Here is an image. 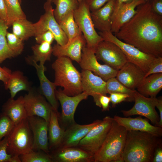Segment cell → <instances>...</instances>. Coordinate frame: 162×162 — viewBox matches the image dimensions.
<instances>
[{"label":"cell","mask_w":162,"mask_h":162,"mask_svg":"<svg viewBox=\"0 0 162 162\" xmlns=\"http://www.w3.org/2000/svg\"><path fill=\"white\" fill-rule=\"evenodd\" d=\"M59 113L53 109L52 110L48 125L49 148L50 151L61 146L64 130L60 125Z\"/></svg>","instance_id":"484cf974"},{"label":"cell","mask_w":162,"mask_h":162,"mask_svg":"<svg viewBox=\"0 0 162 162\" xmlns=\"http://www.w3.org/2000/svg\"><path fill=\"white\" fill-rule=\"evenodd\" d=\"M116 1L110 0L100 8L91 12L94 28L100 32H111L112 18Z\"/></svg>","instance_id":"603a6c76"},{"label":"cell","mask_w":162,"mask_h":162,"mask_svg":"<svg viewBox=\"0 0 162 162\" xmlns=\"http://www.w3.org/2000/svg\"><path fill=\"white\" fill-rule=\"evenodd\" d=\"M162 73V57H156L151 64L144 78L152 74Z\"/></svg>","instance_id":"f35d334b"},{"label":"cell","mask_w":162,"mask_h":162,"mask_svg":"<svg viewBox=\"0 0 162 162\" xmlns=\"http://www.w3.org/2000/svg\"><path fill=\"white\" fill-rule=\"evenodd\" d=\"M8 162H22L20 156L14 155L12 157L9 159Z\"/></svg>","instance_id":"816d5d0a"},{"label":"cell","mask_w":162,"mask_h":162,"mask_svg":"<svg viewBox=\"0 0 162 162\" xmlns=\"http://www.w3.org/2000/svg\"><path fill=\"white\" fill-rule=\"evenodd\" d=\"M2 112L6 115L15 125L27 117L23 96L16 99L10 98L2 105Z\"/></svg>","instance_id":"d4e9b609"},{"label":"cell","mask_w":162,"mask_h":162,"mask_svg":"<svg viewBox=\"0 0 162 162\" xmlns=\"http://www.w3.org/2000/svg\"><path fill=\"white\" fill-rule=\"evenodd\" d=\"M101 121L96 120L91 123L84 125H80L75 122L69 125L64 130L60 147L64 148L77 147L80 140Z\"/></svg>","instance_id":"7402d4cb"},{"label":"cell","mask_w":162,"mask_h":162,"mask_svg":"<svg viewBox=\"0 0 162 162\" xmlns=\"http://www.w3.org/2000/svg\"><path fill=\"white\" fill-rule=\"evenodd\" d=\"M4 88L9 90L10 98H12L19 92L22 91L28 92L32 88L28 78L22 72L19 70L12 72Z\"/></svg>","instance_id":"83f0119b"},{"label":"cell","mask_w":162,"mask_h":162,"mask_svg":"<svg viewBox=\"0 0 162 162\" xmlns=\"http://www.w3.org/2000/svg\"><path fill=\"white\" fill-rule=\"evenodd\" d=\"M8 28L6 23L0 18V64L7 59L15 57L7 44L6 35Z\"/></svg>","instance_id":"836d02e7"},{"label":"cell","mask_w":162,"mask_h":162,"mask_svg":"<svg viewBox=\"0 0 162 162\" xmlns=\"http://www.w3.org/2000/svg\"><path fill=\"white\" fill-rule=\"evenodd\" d=\"M8 145V136L0 140V162H8L12 157L7 152Z\"/></svg>","instance_id":"ab89813d"},{"label":"cell","mask_w":162,"mask_h":162,"mask_svg":"<svg viewBox=\"0 0 162 162\" xmlns=\"http://www.w3.org/2000/svg\"><path fill=\"white\" fill-rule=\"evenodd\" d=\"M6 37L9 48L15 57L20 55L23 51L24 47L23 41L13 33L8 31Z\"/></svg>","instance_id":"8d00e7d4"},{"label":"cell","mask_w":162,"mask_h":162,"mask_svg":"<svg viewBox=\"0 0 162 162\" xmlns=\"http://www.w3.org/2000/svg\"><path fill=\"white\" fill-rule=\"evenodd\" d=\"M52 2L56 5L53 14L58 23L69 13L74 12L80 4L77 0H53Z\"/></svg>","instance_id":"4dcf8cb0"},{"label":"cell","mask_w":162,"mask_h":162,"mask_svg":"<svg viewBox=\"0 0 162 162\" xmlns=\"http://www.w3.org/2000/svg\"><path fill=\"white\" fill-rule=\"evenodd\" d=\"M20 157L22 162H53L50 154L42 150H32Z\"/></svg>","instance_id":"d590c367"},{"label":"cell","mask_w":162,"mask_h":162,"mask_svg":"<svg viewBox=\"0 0 162 162\" xmlns=\"http://www.w3.org/2000/svg\"><path fill=\"white\" fill-rule=\"evenodd\" d=\"M78 2L80 3H81L82 2L84 1V0H77Z\"/></svg>","instance_id":"db71d44e"},{"label":"cell","mask_w":162,"mask_h":162,"mask_svg":"<svg viewBox=\"0 0 162 162\" xmlns=\"http://www.w3.org/2000/svg\"><path fill=\"white\" fill-rule=\"evenodd\" d=\"M51 44L44 42L32 46V49L33 55L27 58V62L30 64L33 62H39L40 64L44 65L46 61L50 60L53 50Z\"/></svg>","instance_id":"f1b7e54d"},{"label":"cell","mask_w":162,"mask_h":162,"mask_svg":"<svg viewBox=\"0 0 162 162\" xmlns=\"http://www.w3.org/2000/svg\"><path fill=\"white\" fill-rule=\"evenodd\" d=\"M113 119L120 125L124 127L127 130L145 132L161 137L162 128L150 124L147 118L141 116L135 118L122 117L115 115Z\"/></svg>","instance_id":"ffe728a7"},{"label":"cell","mask_w":162,"mask_h":162,"mask_svg":"<svg viewBox=\"0 0 162 162\" xmlns=\"http://www.w3.org/2000/svg\"><path fill=\"white\" fill-rule=\"evenodd\" d=\"M12 72L11 70L6 67H2L0 66V80L5 85Z\"/></svg>","instance_id":"ee69618b"},{"label":"cell","mask_w":162,"mask_h":162,"mask_svg":"<svg viewBox=\"0 0 162 162\" xmlns=\"http://www.w3.org/2000/svg\"><path fill=\"white\" fill-rule=\"evenodd\" d=\"M23 100L28 117L38 116L49 122L53 108L39 91L32 88L23 96Z\"/></svg>","instance_id":"7c38bea8"},{"label":"cell","mask_w":162,"mask_h":162,"mask_svg":"<svg viewBox=\"0 0 162 162\" xmlns=\"http://www.w3.org/2000/svg\"><path fill=\"white\" fill-rule=\"evenodd\" d=\"M7 152L12 156H20L33 150V140L27 118L15 125L7 136Z\"/></svg>","instance_id":"5b68a950"},{"label":"cell","mask_w":162,"mask_h":162,"mask_svg":"<svg viewBox=\"0 0 162 162\" xmlns=\"http://www.w3.org/2000/svg\"><path fill=\"white\" fill-rule=\"evenodd\" d=\"M98 60L117 71L128 61L121 49L110 41L103 40L98 45L94 51Z\"/></svg>","instance_id":"8fae6325"},{"label":"cell","mask_w":162,"mask_h":162,"mask_svg":"<svg viewBox=\"0 0 162 162\" xmlns=\"http://www.w3.org/2000/svg\"><path fill=\"white\" fill-rule=\"evenodd\" d=\"M160 137L145 132L127 130L123 162H152L155 150L161 144Z\"/></svg>","instance_id":"7a4b0ae2"},{"label":"cell","mask_w":162,"mask_h":162,"mask_svg":"<svg viewBox=\"0 0 162 162\" xmlns=\"http://www.w3.org/2000/svg\"><path fill=\"white\" fill-rule=\"evenodd\" d=\"M85 39L82 34L77 36L63 46L56 44L52 47V54L58 58L66 56L78 63L81 60L82 50L86 45Z\"/></svg>","instance_id":"44dd1931"},{"label":"cell","mask_w":162,"mask_h":162,"mask_svg":"<svg viewBox=\"0 0 162 162\" xmlns=\"http://www.w3.org/2000/svg\"><path fill=\"white\" fill-rule=\"evenodd\" d=\"M133 0H116L115 8L119 6L121 4L131 2Z\"/></svg>","instance_id":"f907efd6"},{"label":"cell","mask_w":162,"mask_h":162,"mask_svg":"<svg viewBox=\"0 0 162 162\" xmlns=\"http://www.w3.org/2000/svg\"><path fill=\"white\" fill-rule=\"evenodd\" d=\"M15 125L12 120L5 114L0 113V140L8 136Z\"/></svg>","instance_id":"74e56055"},{"label":"cell","mask_w":162,"mask_h":162,"mask_svg":"<svg viewBox=\"0 0 162 162\" xmlns=\"http://www.w3.org/2000/svg\"><path fill=\"white\" fill-rule=\"evenodd\" d=\"M110 94V102L113 107L123 101H133L130 97L127 94L114 93Z\"/></svg>","instance_id":"60d3db41"},{"label":"cell","mask_w":162,"mask_h":162,"mask_svg":"<svg viewBox=\"0 0 162 162\" xmlns=\"http://www.w3.org/2000/svg\"><path fill=\"white\" fill-rule=\"evenodd\" d=\"M55 95L61 106L62 113L60 117L62 123L68 126L75 123L74 115L76 108L80 103L86 99L88 96L82 92L75 96H69L61 89H56Z\"/></svg>","instance_id":"5bb4252c"},{"label":"cell","mask_w":162,"mask_h":162,"mask_svg":"<svg viewBox=\"0 0 162 162\" xmlns=\"http://www.w3.org/2000/svg\"><path fill=\"white\" fill-rule=\"evenodd\" d=\"M99 101L101 107L102 108V111L109 110V104L110 102V97H108L106 95H102L99 98Z\"/></svg>","instance_id":"bcb514c9"},{"label":"cell","mask_w":162,"mask_h":162,"mask_svg":"<svg viewBox=\"0 0 162 162\" xmlns=\"http://www.w3.org/2000/svg\"><path fill=\"white\" fill-rule=\"evenodd\" d=\"M136 10L115 36L146 53L162 57V16L153 11L151 1L139 5Z\"/></svg>","instance_id":"6da1fadb"},{"label":"cell","mask_w":162,"mask_h":162,"mask_svg":"<svg viewBox=\"0 0 162 162\" xmlns=\"http://www.w3.org/2000/svg\"><path fill=\"white\" fill-rule=\"evenodd\" d=\"M52 67L55 71L54 82L56 86L63 88L62 90L64 94L74 96L82 92L81 74L70 58L66 56L57 58Z\"/></svg>","instance_id":"3957f363"},{"label":"cell","mask_w":162,"mask_h":162,"mask_svg":"<svg viewBox=\"0 0 162 162\" xmlns=\"http://www.w3.org/2000/svg\"><path fill=\"white\" fill-rule=\"evenodd\" d=\"M6 9L7 21L6 23L8 28L15 20L26 18L18 0H4Z\"/></svg>","instance_id":"d6a6232c"},{"label":"cell","mask_w":162,"mask_h":162,"mask_svg":"<svg viewBox=\"0 0 162 162\" xmlns=\"http://www.w3.org/2000/svg\"><path fill=\"white\" fill-rule=\"evenodd\" d=\"M53 162H94V155L78 147H58L50 151Z\"/></svg>","instance_id":"e0dca14e"},{"label":"cell","mask_w":162,"mask_h":162,"mask_svg":"<svg viewBox=\"0 0 162 162\" xmlns=\"http://www.w3.org/2000/svg\"><path fill=\"white\" fill-rule=\"evenodd\" d=\"M162 162V148L161 144L159 145L155 150L152 162Z\"/></svg>","instance_id":"7dc6e473"},{"label":"cell","mask_w":162,"mask_h":162,"mask_svg":"<svg viewBox=\"0 0 162 162\" xmlns=\"http://www.w3.org/2000/svg\"><path fill=\"white\" fill-rule=\"evenodd\" d=\"M81 74L82 92L92 96L96 105L101 108L99 98L101 95L108 94L106 82L88 70L82 69Z\"/></svg>","instance_id":"2e32d148"},{"label":"cell","mask_w":162,"mask_h":162,"mask_svg":"<svg viewBox=\"0 0 162 162\" xmlns=\"http://www.w3.org/2000/svg\"><path fill=\"white\" fill-rule=\"evenodd\" d=\"M53 0H47L46 2L52 3V2Z\"/></svg>","instance_id":"f5cc1de1"},{"label":"cell","mask_w":162,"mask_h":162,"mask_svg":"<svg viewBox=\"0 0 162 162\" xmlns=\"http://www.w3.org/2000/svg\"><path fill=\"white\" fill-rule=\"evenodd\" d=\"M113 120L109 116L105 117L80 140L77 147L94 155L103 143Z\"/></svg>","instance_id":"ba28073f"},{"label":"cell","mask_w":162,"mask_h":162,"mask_svg":"<svg viewBox=\"0 0 162 162\" xmlns=\"http://www.w3.org/2000/svg\"><path fill=\"white\" fill-rule=\"evenodd\" d=\"M27 119L33 140V150H42L50 154L48 137V122L36 116H28Z\"/></svg>","instance_id":"9a60e30c"},{"label":"cell","mask_w":162,"mask_h":162,"mask_svg":"<svg viewBox=\"0 0 162 162\" xmlns=\"http://www.w3.org/2000/svg\"><path fill=\"white\" fill-rule=\"evenodd\" d=\"M146 2L142 0H133L115 8L112 18L111 32L115 34L118 32L135 14L136 8Z\"/></svg>","instance_id":"ac0fdd59"},{"label":"cell","mask_w":162,"mask_h":162,"mask_svg":"<svg viewBox=\"0 0 162 162\" xmlns=\"http://www.w3.org/2000/svg\"><path fill=\"white\" fill-rule=\"evenodd\" d=\"M135 103L128 110H122L125 117L137 115L145 117L154 125L156 126L159 120V115L155 109L158 101L156 97H146L135 90L134 95Z\"/></svg>","instance_id":"30bf717a"},{"label":"cell","mask_w":162,"mask_h":162,"mask_svg":"<svg viewBox=\"0 0 162 162\" xmlns=\"http://www.w3.org/2000/svg\"><path fill=\"white\" fill-rule=\"evenodd\" d=\"M110 0H84L91 12L98 10Z\"/></svg>","instance_id":"7bdbcfd3"},{"label":"cell","mask_w":162,"mask_h":162,"mask_svg":"<svg viewBox=\"0 0 162 162\" xmlns=\"http://www.w3.org/2000/svg\"><path fill=\"white\" fill-rule=\"evenodd\" d=\"M45 13L39 20L33 23L35 36L47 31L53 34L57 44L61 46L66 45L68 38L56 21L54 14L51 3L46 2L44 4Z\"/></svg>","instance_id":"9c48e42d"},{"label":"cell","mask_w":162,"mask_h":162,"mask_svg":"<svg viewBox=\"0 0 162 162\" xmlns=\"http://www.w3.org/2000/svg\"><path fill=\"white\" fill-rule=\"evenodd\" d=\"M74 12L69 13L58 23L68 38V42L82 34L74 20Z\"/></svg>","instance_id":"1f68e13d"},{"label":"cell","mask_w":162,"mask_h":162,"mask_svg":"<svg viewBox=\"0 0 162 162\" xmlns=\"http://www.w3.org/2000/svg\"><path fill=\"white\" fill-rule=\"evenodd\" d=\"M158 101L156 107L158 109L159 112V120L156 126L162 128V98L160 97L158 98Z\"/></svg>","instance_id":"681fc988"},{"label":"cell","mask_w":162,"mask_h":162,"mask_svg":"<svg viewBox=\"0 0 162 162\" xmlns=\"http://www.w3.org/2000/svg\"><path fill=\"white\" fill-rule=\"evenodd\" d=\"M151 4L153 11L157 14L162 16V0H152Z\"/></svg>","instance_id":"f6af8a7d"},{"label":"cell","mask_w":162,"mask_h":162,"mask_svg":"<svg viewBox=\"0 0 162 162\" xmlns=\"http://www.w3.org/2000/svg\"><path fill=\"white\" fill-rule=\"evenodd\" d=\"M74 20L83 34L86 46L94 51L98 44L104 40L96 32L91 15V11L83 1L79 4L74 12Z\"/></svg>","instance_id":"52a82bcc"},{"label":"cell","mask_w":162,"mask_h":162,"mask_svg":"<svg viewBox=\"0 0 162 162\" xmlns=\"http://www.w3.org/2000/svg\"><path fill=\"white\" fill-rule=\"evenodd\" d=\"M35 37L36 42L38 44L46 42L51 44L55 40L53 34L50 31L44 32Z\"/></svg>","instance_id":"b9f144b4"},{"label":"cell","mask_w":162,"mask_h":162,"mask_svg":"<svg viewBox=\"0 0 162 162\" xmlns=\"http://www.w3.org/2000/svg\"><path fill=\"white\" fill-rule=\"evenodd\" d=\"M0 18L6 23L7 21V13L4 0H0Z\"/></svg>","instance_id":"c3c4849f"},{"label":"cell","mask_w":162,"mask_h":162,"mask_svg":"<svg viewBox=\"0 0 162 162\" xmlns=\"http://www.w3.org/2000/svg\"><path fill=\"white\" fill-rule=\"evenodd\" d=\"M30 64L35 68L37 75L40 82L39 92L45 97L52 106L53 109L58 112V104L55 95L56 86L54 82L50 81L45 76L46 68L44 65L33 62Z\"/></svg>","instance_id":"cb8c5ba5"},{"label":"cell","mask_w":162,"mask_h":162,"mask_svg":"<svg viewBox=\"0 0 162 162\" xmlns=\"http://www.w3.org/2000/svg\"><path fill=\"white\" fill-rule=\"evenodd\" d=\"M145 74L137 66L128 61L118 71L116 78L128 88L134 90L144 78Z\"/></svg>","instance_id":"d6986e66"},{"label":"cell","mask_w":162,"mask_h":162,"mask_svg":"<svg viewBox=\"0 0 162 162\" xmlns=\"http://www.w3.org/2000/svg\"><path fill=\"white\" fill-rule=\"evenodd\" d=\"M99 34L104 40L110 41L117 45L126 56L128 61L137 66L146 74L156 57L146 53L133 46L123 42L111 32H100Z\"/></svg>","instance_id":"8992f818"},{"label":"cell","mask_w":162,"mask_h":162,"mask_svg":"<svg viewBox=\"0 0 162 162\" xmlns=\"http://www.w3.org/2000/svg\"><path fill=\"white\" fill-rule=\"evenodd\" d=\"M13 33L23 41L35 36L34 24L26 18L15 20L12 25Z\"/></svg>","instance_id":"f546056e"},{"label":"cell","mask_w":162,"mask_h":162,"mask_svg":"<svg viewBox=\"0 0 162 162\" xmlns=\"http://www.w3.org/2000/svg\"><path fill=\"white\" fill-rule=\"evenodd\" d=\"M106 87L108 94L115 93L127 94L134 100V95L136 90H132L128 88L116 77L110 78L106 81Z\"/></svg>","instance_id":"e575fe53"},{"label":"cell","mask_w":162,"mask_h":162,"mask_svg":"<svg viewBox=\"0 0 162 162\" xmlns=\"http://www.w3.org/2000/svg\"><path fill=\"white\" fill-rule=\"evenodd\" d=\"M79 64L82 69L93 72L106 82L110 78L116 77L118 72L106 64L99 63L94 51L86 45L82 48L81 58Z\"/></svg>","instance_id":"4fadbf2b"},{"label":"cell","mask_w":162,"mask_h":162,"mask_svg":"<svg viewBox=\"0 0 162 162\" xmlns=\"http://www.w3.org/2000/svg\"><path fill=\"white\" fill-rule=\"evenodd\" d=\"M127 130L113 119L101 147L94 155V162H123L122 154Z\"/></svg>","instance_id":"277c9868"},{"label":"cell","mask_w":162,"mask_h":162,"mask_svg":"<svg viewBox=\"0 0 162 162\" xmlns=\"http://www.w3.org/2000/svg\"><path fill=\"white\" fill-rule=\"evenodd\" d=\"M19 3H20V4H21V2H22V0H18Z\"/></svg>","instance_id":"11a10c76"},{"label":"cell","mask_w":162,"mask_h":162,"mask_svg":"<svg viewBox=\"0 0 162 162\" xmlns=\"http://www.w3.org/2000/svg\"><path fill=\"white\" fill-rule=\"evenodd\" d=\"M143 0V1H145V2H147V1H151V0Z\"/></svg>","instance_id":"9f6ffc18"},{"label":"cell","mask_w":162,"mask_h":162,"mask_svg":"<svg viewBox=\"0 0 162 162\" xmlns=\"http://www.w3.org/2000/svg\"><path fill=\"white\" fill-rule=\"evenodd\" d=\"M146 97H156L162 88V73L152 74L145 78L136 88Z\"/></svg>","instance_id":"4316f807"}]
</instances>
